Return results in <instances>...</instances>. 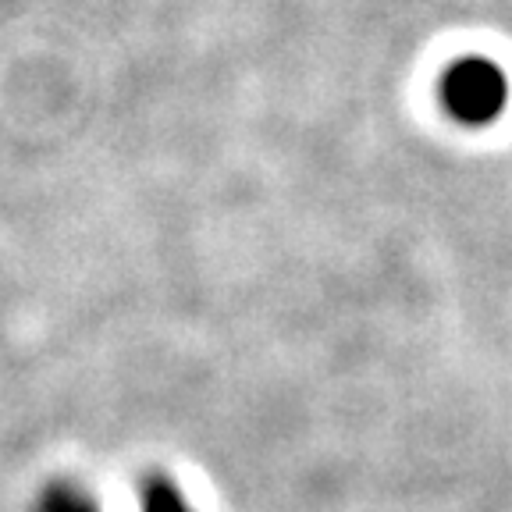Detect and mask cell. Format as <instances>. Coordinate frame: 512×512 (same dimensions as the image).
<instances>
[{"mask_svg":"<svg viewBox=\"0 0 512 512\" xmlns=\"http://www.w3.org/2000/svg\"><path fill=\"white\" fill-rule=\"evenodd\" d=\"M36 512H100L93 491L75 484V480H57L36 502Z\"/></svg>","mask_w":512,"mask_h":512,"instance_id":"2","label":"cell"},{"mask_svg":"<svg viewBox=\"0 0 512 512\" xmlns=\"http://www.w3.org/2000/svg\"><path fill=\"white\" fill-rule=\"evenodd\" d=\"M139 512H192L185 495L175 488V480L150 477L139 488Z\"/></svg>","mask_w":512,"mask_h":512,"instance_id":"3","label":"cell"},{"mask_svg":"<svg viewBox=\"0 0 512 512\" xmlns=\"http://www.w3.org/2000/svg\"><path fill=\"white\" fill-rule=\"evenodd\" d=\"M441 100L463 125H491L509 100V86L498 64L484 57H463L441 79Z\"/></svg>","mask_w":512,"mask_h":512,"instance_id":"1","label":"cell"}]
</instances>
